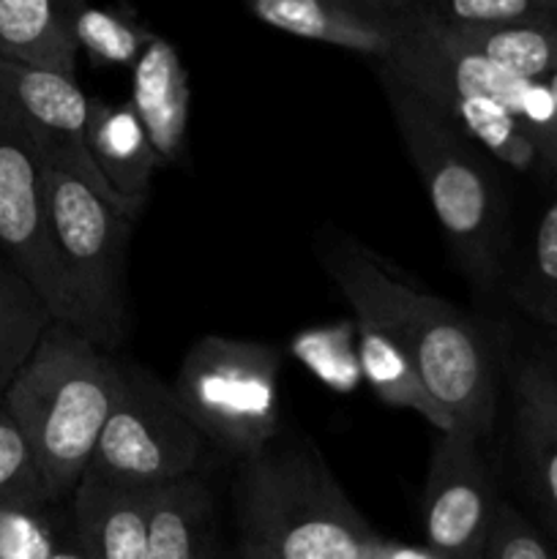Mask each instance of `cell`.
Returning a JSON list of instances; mask_svg holds the SVG:
<instances>
[{"label":"cell","mask_w":557,"mask_h":559,"mask_svg":"<svg viewBox=\"0 0 557 559\" xmlns=\"http://www.w3.org/2000/svg\"><path fill=\"white\" fill-rule=\"evenodd\" d=\"M320 262L358 320L410 358L453 431L486 440L497 415L495 364L484 333L453 304L393 276L353 238L325 240Z\"/></svg>","instance_id":"cell-1"},{"label":"cell","mask_w":557,"mask_h":559,"mask_svg":"<svg viewBox=\"0 0 557 559\" xmlns=\"http://www.w3.org/2000/svg\"><path fill=\"white\" fill-rule=\"evenodd\" d=\"M42 136L44 205L55 271L66 298V322L104 353L129 331L126 251L134 213L104 180L93 158L69 142Z\"/></svg>","instance_id":"cell-2"},{"label":"cell","mask_w":557,"mask_h":559,"mask_svg":"<svg viewBox=\"0 0 557 559\" xmlns=\"http://www.w3.org/2000/svg\"><path fill=\"white\" fill-rule=\"evenodd\" d=\"M123 366L63 322H52L0 407L25 435L55 502L74 491L118 402Z\"/></svg>","instance_id":"cell-3"},{"label":"cell","mask_w":557,"mask_h":559,"mask_svg":"<svg viewBox=\"0 0 557 559\" xmlns=\"http://www.w3.org/2000/svg\"><path fill=\"white\" fill-rule=\"evenodd\" d=\"M377 74L399 136L459 267L473 287L491 289L502 267V213L489 169L473 142L413 87L380 69Z\"/></svg>","instance_id":"cell-4"},{"label":"cell","mask_w":557,"mask_h":559,"mask_svg":"<svg viewBox=\"0 0 557 559\" xmlns=\"http://www.w3.org/2000/svg\"><path fill=\"white\" fill-rule=\"evenodd\" d=\"M244 538L273 559H371L375 535L322 459L300 445L246 459L238 480Z\"/></svg>","instance_id":"cell-5"},{"label":"cell","mask_w":557,"mask_h":559,"mask_svg":"<svg viewBox=\"0 0 557 559\" xmlns=\"http://www.w3.org/2000/svg\"><path fill=\"white\" fill-rule=\"evenodd\" d=\"M278 371L271 344L202 336L186 349L173 393L205 440L246 462L278 435Z\"/></svg>","instance_id":"cell-6"},{"label":"cell","mask_w":557,"mask_h":559,"mask_svg":"<svg viewBox=\"0 0 557 559\" xmlns=\"http://www.w3.org/2000/svg\"><path fill=\"white\" fill-rule=\"evenodd\" d=\"M205 437L173 388L140 366H123L118 402L104 424L85 475L123 489L156 491L194 475Z\"/></svg>","instance_id":"cell-7"},{"label":"cell","mask_w":557,"mask_h":559,"mask_svg":"<svg viewBox=\"0 0 557 559\" xmlns=\"http://www.w3.org/2000/svg\"><path fill=\"white\" fill-rule=\"evenodd\" d=\"M0 251L55 317L66 322V298L55 271L44 205L42 136L0 96Z\"/></svg>","instance_id":"cell-8"},{"label":"cell","mask_w":557,"mask_h":559,"mask_svg":"<svg viewBox=\"0 0 557 559\" xmlns=\"http://www.w3.org/2000/svg\"><path fill=\"white\" fill-rule=\"evenodd\" d=\"M497 506L478 440L462 431L437 435L420 500L429 549L440 559H484Z\"/></svg>","instance_id":"cell-9"},{"label":"cell","mask_w":557,"mask_h":559,"mask_svg":"<svg viewBox=\"0 0 557 559\" xmlns=\"http://www.w3.org/2000/svg\"><path fill=\"white\" fill-rule=\"evenodd\" d=\"M257 22L289 36L331 44L371 58H391L399 41V0H249Z\"/></svg>","instance_id":"cell-10"},{"label":"cell","mask_w":557,"mask_h":559,"mask_svg":"<svg viewBox=\"0 0 557 559\" xmlns=\"http://www.w3.org/2000/svg\"><path fill=\"white\" fill-rule=\"evenodd\" d=\"M513 429L524 484L557 535V374L544 360L513 371Z\"/></svg>","instance_id":"cell-11"},{"label":"cell","mask_w":557,"mask_h":559,"mask_svg":"<svg viewBox=\"0 0 557 559\" xmlns=\"http://www.w3.org/2000/svg\"><path fill=\"white\" fill-rule=\"evenodd\" d=\"M153 491L82 475L71 491V538L87 559H147Z\"/></svg>","instance_id":"cell-12"},{"label":"cell","mask_w":557,"mask_h":559,"mask_svg":"<svg viewBox=\"0 0 557 559\" xmlns=\"http://www.w3.org/2000/svg\"><path fill=\"white\" fill-rule=\"evenodd\" d=\"M129 104L151 140L158 164L169 167L178 162L183 153L186 129H189V74L173 41L156 33L134 66V87H131Z\"/></svg>","instance_id":"cell-13"},{"label":"cell","mask_w":557,"mask_h":559,"mask_svg":"<svg viewBox=\"0 0 557 559\" xmlns=\"http://www.w3.org/2000/svg\"><path fill=\"white\" fill-rule=\"evenodd\" d=\"M87 153L115 194L134 216L151 194L153 169L158 158L131 104H109L91 98L87 115Z\"/></svg>","instance_id":"cell-14"},{"label":"cell","mask_w":557,"mask_h":559,"mask_svg":"<svg viewBox=\"0 0 557 559\" xmlns=\"http://www.w3.org/2000/svg\"><path fill=\"white\" fill-rule=\"evenodd\" d=\"M0 60L76 80L80 44L71 3L0 0Z\"/></svg>","instance_id":"cell-15"},{"label":"cell","mask_w":557,"mask_h":559,"mask_svg":"<svg viewBox=\"0 0 557 559\" xmlns=\"http://www.w3.org/2000/svg\"><path fill=\"white\" fill-rule=\"evenodd\" d=\"M0 96L27 126L69 142L76 153L91 158L87 153L91 98L85 96L80 82L52 71L0 60Z\"/></svg>","instance_id":"cell-16"},{"label":"cell","mask_w":557,"mask_h":559,"mask_svg":"<svg viewBox=\"0 0 557 559\" xmlns=\"http://www.w3.org/2000/svg\"><path fill=\"white\" fill-rule=\"evenodd\" d=\"M147 559H222L205 480L189 475L153 491Z\"/></svg>","instance_id":"cell-17"},{"label":"cell","mask_w":557,"mask_h":559,"mask_svg":"<svg viewBox=\"0 0 557 559\" xmlns=\"http://www.w3.org/2000/svg\"><path fill=\"white\" fill-rule=\"evenodd\" d=\"M355 333H358V366L360 374L371 385L375 396L391 407L413 409L420 418L429 420L437 435H451L453 424L442 413L440 404L426 391L424 380L418 377L407 355L371 322L355 317Z\"/></svg>","instance_id":"cell-18"},{"label":"cell","mask_w":557,"mask_h":559,"mask_svg":"<svg viewBox=\"0 0 557 559\" xmlns=\"http://www.w3.org/2000/svg\"><path fill=\"white\" fill-rule=\"evenodd\" d=\"M448 31L470 52L491 60L519 80L546 82L557 71V25H448Z\"/></svg>","instance_id":"cell-19"},{"label":"cell","mask_w":557,"mask_h":559,"mask_svg":"<svg viewBox=\"0 0 557 559\" xmlns=\"http://www.w3.org/2000/svg\"><path fill=\"white\" fill-rule=\"evenodd\" d=\"M52 322L36 289L0 262V402Z\"/></svg>","instance_id":"cell-20"},{"label":"cell","mask_w":557,"mask_h":559,"mask_svg":"<svg viewBox=\"0 0 557 559\" xmlns=\"http://www.w3.org/2000/svg\"><path fill=\"white\" fill-rule=\"evenodd\" d=\"M71 25H74L80 52L96 66H131L134 69L140 55L151 44L153 33L126 16L91 5L71 3Z\"/></svg>","instance_id":"cell-21"},{"label":"cell","mask_w":557,"mask_h":559,"mask_svg":"<svg viewBox=\"0 0 557 559\" xmlns=\"http://www.w3.org/2000/svg\"><path fill=\"white\" fill-rule=\"evenodd\" d=\"M52 506L25 435L0 407V511H47Z\"/></svg>","instance_id":"cell-22"},{"label":"cell","mask_w":557,"mask_h":559,"mask_svg":"<svg viewBox=\"0 0 557 559\" xmlns=\"http://www.w3.org/2000/svg\"><path fill=\"white\" fill-rule=\"evenodd\" d=\"M47 511H0V559H87Z\"/></svg>","instance_id":"cell-23"},{"label":"cell","mask_w":557,"mask_h":559,"mask_svg":"<svg viewBox=\"0 0 557 559\" xmlns=\"http://www.w3.org/2000/svg\"><path fill=\"white\" fill-rule=\"evenodd\" d=\"M519 304L557 331V200L541 216Z\"/></svg>","instance_id":"cell-24"},{"label":"cell","mask_w":557,"mask_h":559,"mask_svg":"<svg viewBox=\"0 0 557 559\" xmlns=\"http://www.w3.org/2000/svg\"><path fill=\"white\" fill-rule=\"evenodd\" d=\"M484 559H557L538 530L513 506L500 500Z\"/></svg>","instance_id":"cell-25"},{"label":"cell","mask_w":557,"mask_h":559,"mask_svg":"<svg viewBox=\"0 0 557 559\" xmlns=\"http://www.w3.org/2000/svg\"><path fill=\"white\" fill-rule=\"evenodd\" d=\"M229 559H273V557L268 555V551H262L257 544H251V540L244 538V540H240L238 551H235V555Z\"/></svg>","instance_id":"cell-26"},{"label":"cell","mask_w":557,"mask_h":559,"mask_svg":"<svg viewBox=\"0 0 557 559\" xmlns=\"http://www.w3.org/2000/svg\"><path fill=\"white\" fill-rule=\"evenodd\" d=\"M544 85L549 87V93H552V102H555V107H557V71H555V74L549 76V80L544 82Z\"/></svg>","instance_id":"cell-27"},{"label":"cell","mask_w":557,"mask_h":559,"mask_svg":"<svg viewBox=\"0 0 557 559\" xmlns=\"http://www.w3.org/2000/svg\"><path fill=\"white\" fill-rule=\"evenodd\" d=\"M552 369H555L557 374V331H552Z\"/></svg>","instance_id":"cell-28"}]
</instances>
